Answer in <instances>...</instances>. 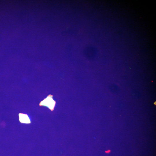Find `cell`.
I'll list each match as a JSON object with an SVG mask.
<instances>
[{"label":"cell","mask_w":156,"mask_h":156,"mask_svg":"<svg viewBox=\"0 0 156 156\" xmlns=\"http://www.w3.org/2000/svg\"><path fill=\"white\" fill-rule=\"evenodd\" d=\"M53 96L51 94L49 95L47 98L40 102V106L43 105L46 106L51 111H53L55 104V101L53 100Z\"/></svg>","instance_id":"1"},{"label":"cell","mask_w":156,"mask_h":156,"mask_svg":"<svg viewBox=\"0 0 156 156\" xmlns=\"http://www.w3.org/2000/svg\"><path fill=\"white\" fill-rule=\"evenodd\" d=\"M19 116L20 120L22 119V120L20 121V122H21L23 123L24 120H25L24 122V123H28L30 122L29 118L26 114H19Z\"/></svg>","instance_id":"2"},{"label":"cell","mask_w":156,"mask_h":156,"mask_svg":"<svg viewBox=\"0 0 156 156\" xmlns=\"http://www.w3.org/2000/svg\"><path fill=\"white\" fill-rule=\"evenodd\" d=\"M111 151L110 150H108L107 151H106V153H109Z\"/></svg>","instance_id":"3"}]
</instances>
